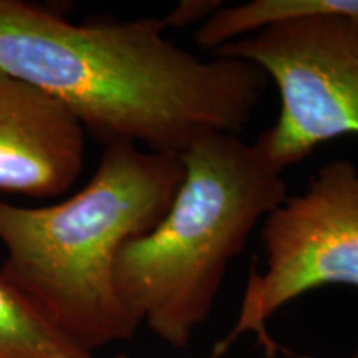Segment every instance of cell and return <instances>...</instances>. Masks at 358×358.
<instances>
[{
	"mask_svg": "<svg viewBox=\"0 0 358 358\" xmlns=\"http://www.w3.org/2000/svg\"><path fill=\"white\" fill-rule=\"evenodd\" d=\"M164 17L73 22L0 0V70L60 101L101 145L181 156L211 133L243 134L268 80L239 58H201L166 37Z\"/></svg>",
	"mask_w": 358,
	"mask_h": 358,
	"instance_id": "cell-1",
	"label": "cell"
},
{
	"mask_svg": "<svg viewBox=\"0 0 358 358\" xmlns=\"http://www.w3.org/2000/svg\"><path fill=\"white\" fill-rule=\"evenodd\" d=\"M185 176L181 156L129 143L105 146L82 189L50 206L0 201V277L78 355L131 338L115 266L128 241L151 231Z\"/></svg>",
	"mask_w": 358,
	"mask_h": 358,
	"instance_id": "cell-2",
	"label": "cell"
},
{
	"mask_svg": "<svg viewBox=\"0 0 358 358\" xmlns=\"http://www.w3.org/2000/svg\"><path fill=\"white\" fill-rule=\"evenodd\" d=\"M185 176L166 214L120 250L115 282L131 320L173 348L189 345L227 267L287 198L284 173L241 134L211 133L181 155Z\"/></svg>",
	"mask_w": 358,
	"mask_h": 358,
	"instance_id": "cell-3",
	"label": "cell"
},
{
	"mask_svg": "<svg viewBox=\"0 0 358 358\" xmlns=\"http://www.w3.org/2000/svg\"><path fill=\"white\" fill-rule=\"evenodd\" d=\"M211 32L226 45L213 55L261 69L279 93L275 123L252 143L284 173L324 143L358 134V19L313 10L299 0H250L222 7Z\"/></svg>",
	"mask_w": 358,
	"mask_h": 358,
	"instance_id": "cell-4",
	"label": "cell"
},
{
	"mask_svg": "<svg viewBox=\"0 0 358 358\" xmlns=\"http://www.w3.org/2000/svg\"><path fill=\"white\" fill-rule=\"evenodd\" d=\"M264 268L250 271L234 329L254 332L267 357L277 345L267 320L301 295L330 285L358 289V166L332 159L302 192L287 196L264 219Z\"/></svg>",
	"mask_w": 358,
	"mask_h": 358,
	"instance_id": "cell-5",
	"label": "cell"
},
{
	"mask_svg": "<svg viewBox=\"0 0 358 358\" xmlns=\"http://www.w3.org/2000/svg\"><path fill=\"white\" fill-rule=\"evenodd\" d=\"M87 133L42 90L0 70V191L47 199L77 185Z\"/></svg>",
	"mask_w": 358,
	"mask_h": 358,
	"instance_id": "cell-6",
	"label": "cell"
},
{
	"mask_svg": "<svg viewBox=\"0 0 358 358\" xmlns=\"http://www.w3.org/2000/svg\"><path fill=\"white\" fill-rule=\"evenodd\" d=\"M0 358L85 357L58 337L0 277Z\"/></svg>",
	"mask_w": 358,
	"mask_h": 358,
	"instance_id": "cell-7",
	"label": "cell"
},
{
	"mask_svg": "<svg viewBox=\"0 0 358 358\" xmlns=\"http://www.w3.org/2000/svg\"><path fill=\"white\" fill-rule=\"evenodd\" d=\"M221 6L222 2H214V0L213 2H201V0H196V2H181L176 8H173L164 17V20H166L168 29H174V27L179 29V27H186L189 24H194V22H201L203 24Z\"/></svg>",
	"mask_w": 358,
	"mask_h": 358,
	"instance_id": "cell-8",
	"label": "cell"
},
{
	"mask_svg": "<svg viewBox=\"0 0 358 358\" xmlns=\"http://www.w3.org/2000/svg\"><path fill=\"white\" fill-rule=\"evenodd\" d=\"M299 2L306 8L338 12L358 19V0H299Z\"/></svg>",
	"mask_w": 358,
	"mask_h": 358,
	"instance_id": "cell-9",
	"label": "cell"
},
{
	"mask_svg": "<svg viewBox=\"0 0 358 358\" xmlns=\"http://www.w3.org/2000/svg\"><path fill=\"white\" fill-rule=\"evenodd\" d=\"M232 345V343L229 342V340H226V337H224L222 340H219V342L214 345L213 352L209 353L208 358H222L224 355H226V352L229 350V347ZM93 358V357H92ZM118 358H127V357H118Z\"/></svg>",
	"mask_w": 358,
	"mask_h": 358,
	"instance_id": "cell-10",
	"label": "cell"
},
{
	"mask_svg": "<svg viewBox=\"0 0 358 358\" xmlns=\"http://www.w3.org/2000/svg\"><path fill=\"white\" fill-rule=\"evenodd\" d=\"M348 358H358V352H357V353H353V355H352V357H348Z\"/></svg>",
	"mask_w": 358,
	"mask_h": 358,
	"instance_id": "cell-11",
	"label": "cell"
}]
</instances>
